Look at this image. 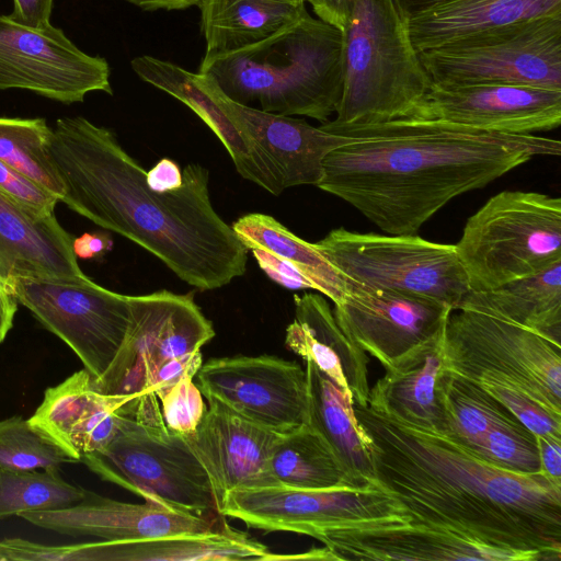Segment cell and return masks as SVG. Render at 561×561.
Returning <instances> with one entry per match:
<instances>
[{
    "label": "cell",
    "mask_w": 561,
    "mask_h": 561,
    "mask_svg": "<svg viewBox=\"0 0 561 561\" xmlns=\"http://www.w3.org/2000/svg\"><path fill=\"white\" fill-rule=\"evenodd\" d=\"M313 245L343 277L346 290H401L436 300L451 310L459 307L470 290L455 244L415 234L363 233L337 228Z\"/></svg>",
    "instance_id": "cell-8"
},
{
    "label": "cell",
    "mask_w": 561,
    "mask_h": 561,
    "mask_svg": "<svg viewBox=\"0 0 561 561\" xmlns=\"http://www.w3.org/2000/svg\"><path fill=\"white\" fill-rule=\"evenodd\" d=\"M218 511L250 528L310 537L340 526L410 520L399 501L378 483L354 489L232 490L222 496Z\"/></svg>",
    "instance_id": "cell-13"
},
{
    "label": "cell",
    "mask_w": 561,
    "mask_h": 561,
    "mask_svg": "<svg viewBox=\"0 0 561 561\" xmlns=\"http://www.w3.org/2000/svg\"><path fill=\"white\" fill-rule=\"evenodd\" d=\"M202 364L199 351L167 360L158 369L150 391L157 393L176 383L187 375L195 376Z\"/></svg>",
    "instance_id": "cell-42"
},
{
    "label": "cell",
    "mask_w": 561,
    "mask_h": 561,
    "mask_svg": "<svg viewBox=\"0 0 561 561\" xmlns=\"http://www.w3.org/2000/svg\"><path fill=\"white\" fill-rule=\"evenodd\" d=\"M231 227L248 251L263 249L308 270L322 283L325 296L334 304L346 294L345 280L313 243L297 237L274 217L251 213Z\"/></svg>",
    "instance_id": "cell-33"
},
{
    "label": "cell",
    "mask_w": 561,
    "mask_h": 561,
    "mask_svg": "<svg viewBox=\"0 0 561 561\" xmlns=\"http://www.w3.org/2000/svg\"><path fill=\"white\" fill-rule=\"evenodd\" d=\"M375 482L409 522L457 531L522 556L561 559V482L501 469L450 437L354 404Z\"/></svg>",
    "instance_id": "cell-2"
},
{
    "label": "cell",
    "mask_w": 561,
    "mask_h": 561,
    "mask_svg": "<svg viewBox=\"0 0 561 561\" xmlns=\"http://www.w3.org/2000/svg\"><path fill=\"white\" fill-rule=\"evenodd\" d=\"M457 309L495 317L561 345V261L494 288L470 289Z\"/></svg>",
    "instance_id": "cell-28"
},
{
    "label": "cell",
    "mask_w": 561,
    "mask_h": 561,
    "mask_svg": "<svg viewBox=\"0 0 561 561\" xmlns=\"http://www.w3.org/2000/svg\"><path fill=\"white\" fill-rule=\"evenodd\" d=\"M536 437L541 472L561 482V436L536 435Z\"/></svg>",
    "instance_id": "cell-45"
},
{
    "label": "cell",
    "mask_w": 561,
    "mask_h": 561,
    "mask_svg": "<svg viewBox=\"0 0 561 561\" xmlns=\"http://www.w3.org/2000/svg\"><path fill=\"white\" fill-rule=\"evenodd\" d=\"M81 462L145 501L199 517L221 515L205 469L184 435L167 427L152 391L127 401L114 437Z\"/></svg>",
    "instance_id": "cell-6"
},
{
    "label": "cell",
    "mask_w": 561,
    "mask_h": 561,
    "mask_svg": "<svg viewBox=\"0 0 561 561\" xmlns=\"http://www.w3.org/2000/svg\"><path fill=\"white\" fill-rule=\"evenodd\" d=\"M472 381L493 396L535 435L561 436V414L547 408L526 390L490 377Z\"/></svg>",
    "instance_id": "cell-38"
},
{
    "label": "cell",
    "mask_w": 561,
    "mask_h": 561,
    "mask_svg": "<svg viewBox=\"0 0 561 561\" xmlns=\"http://www.w3.org/2000/svg\"><path fill=\"white\" fill-rule=\"evenodd\" d=\"M309 425L330 445L347 472L360 485L375 484L370 438L358 421L352 393L306 360Z\"/></svg>",
    "instance_id": "cell-29"
},
{
    "label": "cell",
    "mask_w": 561,
    "mask_h": 561,
    "mask_svg": "<svg viewBox=\"0 0 561 561\" xmlns=\"http://www.w3.org/2000/svg\"><path fill=\"white\" fill-rule=\"evenodd\" d=\"M280 486L306 490L360 486L344 468L327 440L309 424L282 434L271 457Z\"/></svg>",
    "instance_id": "cell-31"
},
{
    "label": "cell",
    "mask_w": 561,
    "mask_h": 561,
    "mask_svg": "<svg viewBox=\"0 0 561 561\" xmlns=\"http://www.w3.org/2000/svg\"><path fill=\"white\" fill-rule=\"evenodd\" d=\"M194 77L233 124L267 153L282 176L284 188L307 184L317 186L327 154L350 140L347 136L328 133L301 118L236 103L210 77L199 72Z\"/></svg>",
    "instance_id": "cell-21"
},
{
    "label": "cell",
    "mask_w": 561,
    "mask_h": 561,
    "mask_svg": "<svg viewBox=\"0 0 561 561\" xmlns=\"http://www.w3.org/2000/svg\"><path fill=\"white\" fill-rule=\"evenodd\" d=\"M76 462L28 419L13 415L0 420V468L46 469Z\"/></svg>",
    "instance_id": "cell-36"
},
{
    "label": "cell",
    "mask_w": 561,
    "mask_h": 561,
    "mask_svg": "<svg viewBox=\"0 0 561 561\" xmlns=\"http://www.w3.org/2000/svg\"><path fill=\"white\" fill-rule=\"evenodd\" d=\"M72 247L77 259H98L113 248V240L106 232H85L73 239Z\"/></svg>",
    "instance_id": "cell-46"
},
{
    "label": "cell",
    "mask_w": 561,
    "mask_h": 561,
    "mask_svg": "<svg viewBox=\"0 0 561 561\" xmlns=\"http://www.w3.org/2000/svg\"><path fill=\"white\" fill-rule=\"evenodd\" d=\"M409 117L438 119L480 130L534 134L561 123V90L516 84L431 83Z\"/></svg>",
    "instance_id": "cell-16"
},
{
    "label": "cell",
    "mask_w": 561,
    "mask_h": 561,
    "mask_svg": "<svg viewBox=\"0 0 561 561\" xmlns=\"http://www.w3.org/2000/svg\"><path fill=\"white\" fill-rule=\"evenodd\" d=\"M54 0H13L12 19L30 27L50 25Z\"/></svg>",
    "instance_id": "cell-43"
},
{
    "label": "cell",
    "mask_w": 561,
    "mask_h": 561,
    "mask_svg": "<svg viewBox=\"0 0 561 561\" xmlns=\"http://www.w3.org/2000/svg\"><path fill=\"white\" fill-rule=\"evenodd\" d=\"M85 491L66 481L60 468H0V519L25 512L64 508L80 502Z\"/></svg>",
    "instance_id": "cell-35"
},
{
    "label": "cell",
    "mask_w": 561,
    "mask_h": 561,
    "mask_svg": "<svg viewBox=\"0 0 561 561\" xmlns=\"http://www.w3.org/2000/svg\"><path fill=\"white\" fill-rule=\"evenodd\" d=\"M458 1L462 0H397L408 19Z\"/></svg>",
    "instance_id": "cell-49"
},
{
    "label": "cell",
    "mask_w": 561,
    "mask_h": 561,
    "mask_svg": "<svg viewBox=\"0 0 561 561\" xmlns=\"http://www.w3.org/2000/svg\"><path fill=\"white\" fill-rule=\"evenodd\" d=\"M205 398L278 434L309 423L307 373L298 363L260 355L210 358L194 376Z\"/></svg>",
    "instance_id": "cell-15"
},
{
    "label": "cell",
    "mask_w": 561,
    "mask_h": 561,
    "mask_svg": "<svg viewBox=\"0 0 561 561\" xmlns=\"http://www.w3.org/2000/svg\"><path fill=\"white\" fill-rule=\"evenodd\" d=\"M196 430L184 435L205 469L218 506L232 490L280 486L271 457L282 434L262 427L214 398Z\"/></svg>",
    "instance_id": "cell-19"
},
{
    "label": "cell",
    "mask_w": 561,
    "mask_h": 561,
    "mask_svg": "<svg viewBox=\"0 0 561 561\" xmlns=\"http://www.w3.org/2000/svg\"><path fill=\"white\" fill-rule=\"evenodd\" d=\"M446 327V325H445ZM445 328L394 359L369 389L368 405L387 417L443 434L437 393Z\"/></svg>",
    "instance_id": "cell-25"
},
{
    "label": "cell",
    "mask_w": 561,
    "mask_h": 561,
    "mask_svg": "<svg viewBox=\"0 0 561 561\" xmlns=\"http://www.w3.org/2000/svg\"><path fill=\"white\" fill-rule=\"evenodd\" d=\"M294 302L295 318L286 329V346L347 389L354 404L367 407L370 388L366 352L345 335L323 296L295 295Z\"/></svg>",
    "instance_id": "cell-26"
},
{
    "label": "cell",
    "mask_w": 561,
    "mask_h": 561,
    "mask_svg": "<svg viewBox=\"0 0 561 561\" xmlns=\"http://www.w3.org/2000/svg\"><path fill=\"white\" fill-rule=\"evenodd\" d=\"M18 517L36 527L101 541H133L178 535L199 534L221 526L226 518H206L176 512L146 501L142 504L121 502L90 490L70 506L25 512Z\"/></svg>",
    "instance_id": "cell-20"
},
{
    "label": "cell",
    "mask_w": 561,
    "mask_h": 561,
    "mask_svg": "<svg viewBox=\"0 0 561 561\" xmlns=\"http://www.w3.org/2000/svg\"><path fill=\"white\" fill-rule=\"evenodd\" d=\"M260 268L275 283L288 289H314L325 295L322 283L302 266L263 249L251 250Z\"/></svg>",
    "instance_id": "cell-40"
},
{
    "label": "cell",
    "mask_w": 561,
    "mask_h": 561,
    "mask_svg": "<svg viewBox=\"0 0 561 561\" xmlns=\"http://www.w3.org/2000/svg\"><path fill=\"white\" fill-rule=\"evenodd\" d=\"M477 454L510 472L525 476L541 472L537 437L513 414L492 426Z\"/></svg>",
    "instance_id": "cell-37"
},
{
    "label": "cell",
    "mask_w": 561,
    "mask_h": 561,
    "mask_svg": "<svg viewBox=\"0 0 561 561\" xmlns=\"http://www.w3.org/2000/svg\"><path fill=\"white\" fill-rule=\"evenodd\" d=\"M397 0H353L343 31V87L335 126L409 117L431 87Z\"/></svg>",
    "instance_id": "cell-5"
},
{
    "label": "cell",
    "mask_w": 561,
    "mask_h": 561,
    "mask_svg": "<svg viewBox=\"0 0 561 561\" xmlns=\"http://www.w3.org/2000/svg\"><path fill=\"white\" fill-rule=\"evenodd\" d=\"M110 75L104 58L79 49L62 30L0 15V91L28 90L71 104L95 91L112 94Z\"/></svg>",
    "instance_id": "cell-14"
},
{
    "label": "cell",
    "mask_w": 561,
    "mask_h": 561,
    "mask_svg": "<svg viewBox=\"0 0 561 561\" xmlns=\"http://www.w3.org/2000/svg\"><path fill=\"white\" fill-rule=\"evenodd\" d=\"M48 149L69 209L140 245L199 290L244 274L248 250L215 210L204 167L190 163L179 190L153 192L115 134L83 116L58 118Z\"/></svg>",
    "instance_id": "cell-1"
},
{
    "label": "cell",
    "mask_w": 561,
    "mask_h": 561,
    "mask_svg": "<svg viewBox=\"0 0 561 561\" xmlns=\"http://www.w3.org/2000/svg\"><path fill=\"white\" fill-rule=\"evenodd\" d=\"M7 280L8 277L0 261V283L7 286Z\"/></svg>",
    "instance_id": "cell-51"
},
{
    "label": "cell",
    "mask_w": 561,
    "mask_h": 561,
    "mask_svg": "<svg viewBox=\"0 0 561 561\" xmlns=\"http://www.w3.org/2000/svg\"><path fill=\"white\" fill-rule=\"evenodd\" d=\"M18 304L8 287L0 283V343L5 340L12 329Z\"/></svg>",
    "instance_id": "cell-48"
},
{
    "label": "cell",
    "mask_w": 561,
    "mask_h": 561,
    "mask_svg": "<svg viewBox=\"0 0 561 561\" xmlns=\"http://www.w3.org/2000/svg\"><path fill=\"white\" fill-rule=\"evenodd\" d=\"M130 320L114 359L98 379L105 394L138 396L150 391L160 366L169 359L199 351L215 336L193 293L162 289L129 296Z\"/></svg>",
    "instance_id": "cell-12"
},
{
    "label": "cell",
    "mask_w": 561,
    "mask_h": 561,
    "mask_svg": "<svg viewBox=\"0 0 561 561\" xmlns=\"http://www.w3.org/2000/svg\"><path fill=\"white\" fill-rule=\"evenodd\" d=\"M353 0H314L311 3L316 15L342 32L345 30Z\"/></svg>",
    "instance_id": "cell-47"
},
{
    "label": "cell",
    "mask_w": 561,
    "mask_h": 561,
    "mask_svg": "<svg viewBox=\"0 0 561 561\" xmlns=\"http://www.w3.org/2000/svg\"><path fill=\"white\" fill-rule=\"evenodd\" d=\"M198 72L241 105L325 123L342 94L343 32L307 12L263 41L204 55Z\"/></svg>",
    "instance_id": "cell-4"
},
{
    "label": "cell",
    "mask_w": 561,
    "mask_h": 561,
    "mask_svg": "<svg viewBox=\"0 0 561 561\" xmlns=\"http://www.w3.org/2000/svg\"><path fill=\"white\" fill-rule=\"evenodd\" d=\"M7 287L46 330L75 352L95 379L102 376L129 324L128 295L106 289L87 275L10 277Z\"/></svg>",
    "instance_id": "cell-11"
},
{
    "label": "cell",
    "mask_w": 561,
    "mask_h": 561,
    "mask_svg": "<svg viewBox=\"0 0 561 561\" xmlns=\"http://www.w3.org/2000/svg\"><path fill=\"white\" fill-rule=\"evenodd\" d=\"M45 118L0 117V161L60 202L64 185L48 149Z\"/></svg>",
    "instance_id": "cell-34"
},
{
    "label": "cell",
    "mask_w": 561,
    "mask_h": 561,
    "mask_svg": "<svg viewBox=\"0 0 561 561\" xmlns=\"http://www.w3.org/2000/svg\"><path fill=\"white\" fill-rule=\"evenodd\" d=\"M470 289L530 276L561 261V199L503 191L466 222L455 244Z\"/></svg>",
    "instance_id": "cell-7"
},
{
    "label": "cell",
    "mask_w": 561,
    "mask_h": 561,
    "mask_svg": "<svg viewBox=\"0 0 561 561\" xmlns=\"http://www.w3.org/2000/svg\"><path fill=\"white\" fill-rule=\"evenodd\" d=\"M561 345L526 328L468 309L451 310L443 368L476 380L517 386L561 414Z\"/></svg>",
    "instance_id": "cell-10"
},
{
    "label": "cell",
    "mask_w": 561,
    "mask_h": 561,
    "mask_svg": "<svg viewBox=\"0 0 561 561\" xmlns=\"http://www.w3.org/2000/svg\"><path fill=\"white\" fill-rule=\"evenodd\" d=\"M73 239L55 211L42 213L0 190V261L8 279L84 276Z\"/></svg>",
    "instance_id": "cell-24"
},
{
    "label": "cell",
    "mask_w": 561,
    "mask_h": 561,
    "mask_svg": "<svg viewBox=\"0 0 561 561\" xmlns=\"http://www.w3.org/2000/svg\"><path fill=\"white\" fill-rule=\"evenodd\" d=\"M437 393L445 420L443 434L476 453L492 426L512 415L480 385L444 368Z\"/></svg>",
    "instance_id": "cell-32"
},
{
    "label": "cell",
    "mask_w": 561,
    "mask_h": 561,
    "mask_svg": "<svg viewBox=\"0 0 561 561\" xmlns=\"http://www.w3.org/2000/svg\"><path fill=\"white\" fill-rule=\"evenodd\" d=\"M313 538L337 560L524 561L516 552L457 531L414 522L340 526L324 529Z\"/></svg>",
    "instance_id": "cell-18"
},
{
    "label": "cell",
    "mask_w": 561,
    "mask_h": 561,
    "mask_svg": "<svg viewBox=\"0 0 561 561\" xmlns=\"http://www.w3.org/2000/svg\"><path fill=\"white\" fill-rule=\"evenodd\" d=\"M561 15V0H462L408 19L417 53L456 43L488 30Z\"/></svg>",
    "instance_id": "cell-27"
},
{
    "label": "cell",
    "mask_w": 561,
    "mask_h": 561,
    "mask_svg": "<svg viewBox=\"0 0 561 561\" xmlns=\"http://www.w3.org/2000/svg\"><path fill=\"white\" fill-rule=\"evenodd\" d=\"M320 128L350 140L327 154L317 186L389 234H414L453 198L535 157L561 153L557 139L428 118Z\"/></svg>",
    "instance_id": "cell-3"
},
{
    "label": "cell",
    "mask_w": 561,
    "mask_h": 561,
    "mask_svg": "<svg viewBox=\"0 0 561 561\" xmlns=\"http://www.w3.org/2000/svg\"><path fill=\"white\" fill-rule=\"evenodd\" d=\"M130 65L141 80L181 101L211 129L242 178L273 195H279L285 190L282 176L267 153L240 130L198 85L194 72L149 55L134 58Z\"/></svg>",
    "instance_id": "cell-23"
},
{
    "label": "cell",
    "mask_w": 561,
    "mask_h": 561,
    "mask_svg": "<svg viewBox=\"0 0 561 561\" xmlns=\"http://www.w3.org/2000/svg\"><path fill=\"white\" fill-rule=\"evenodd\" d=\"M136 396L105 394L94 377L78 370L49 387L31 424L57 444L77 462L106 446L117 432L122 407Z\"/></svg>",
    "instance_id": "cell-22"
},
{
    "label": "cell",
    "mask_w": 561,
    "mask_h": 561,
    "mask_svg": "<svg viewBox=\"0 0 561 561\" xmlns=\"http://www.w3.org/2000/svg\"><path fill=\"white\" fill-rule=\"evenodd\" d=\"M307 2H309L310 4L314 1V0H306Z\"/></svg>",
    "instance_id": "cell-52"
},
{
    "label": "cell",
    "mask_w": 561,
    "mask_h": 561,
    "mask_svg": "<svg viewBox=\"0 0 561 561\" xmlns=\"http://www.w3.org/2000/svg\"><path fill=\"white\" fill-rule=\"evenodd\" d=\"M146 183L157 193L174 192L183 184V171L175 161L163 158L146 171Z\"/></svg>",
    "instance_id": "cell-44"
},
{
    "label": "cell",
    "mask_w": 561,
    "mask_h": 561,
    "mask_svg": "<svg viewBox=\"0 0 561 561\" xmlns=\"http://www.w3.org/2000/svg\"><path fill=\"white\" fill-rule=\"evenodd\" d=\"M142 10H183L198 5L201 0H124Z\"/></svg>",
    "instance_id": "cell-50"
},
{
    "label": "cell",
    "mask_w": 561,
    "mask_h": 561,
    "mask_svg": "<svg viewBox=\"0 0 561 561\" xmlns=\"http://www.w3.org/2000/svg\"><path fill=\"white\" fill-rule=\"evenodd\" d=\"M0 190L16 201L42 213H53L56 196L18 174L0 161Z\"/></svg>",
    "instance_id": "cell-41"
},
{
    "label": "cell",
    "mask_w": 561,
    "mask_h": 561,
    "mask_svg": "<svg viewBox=\"0 0 561 561\" xmlns=\"http://www.w3.org/2000/svg\"><path fill=\"white\" fill-rule=\"evenodd\" d=\"M193 379L194 376L187 375L154 393L167 427L182 435L192 434L206 411L203 394Z\"/></svg>",
    "instance_id": "cell-39"
},
{
    "label": "cell",
    "mask_w": 561,
    "mask_h": 561,
    "mask_svg": "<svg viewBox=\"0 0 561 561\" xmlns=\"http://www.w3.org/2000/svg\"><path fill=\"white\" fill-rule=\"evenodd\" d=\"M432 83L561 90V15L506 24L419 53Z\"/></svg>",
    "instance_id": "cell-9"
},
{
    "label": "cell",
    "mask_w": 561,
    "mask_h": 561,
    "mask_svg": "<svg viewBox=\"0 0 561 561\" xmlns=\"http://www.w3.org/2000/svg\"><path fill=\"white\" fill-rule=\"evenodd\" d=\"M306 0H201L205 55L236 50L263 41L300 19Z\"/></svg>",
    "instance_id": "cell-30"
},
{
    "label": "cell",
    "mask_w": 561,
    "mask_h": 561,
    "mask_svg": "<svg viewBox=\"0 0 561 561\" xmlns=\"http://www.w3.org/2000/svg\"><path fill=\"white\" fill-rule=\"evenodd\" d=\"M450 312L448 306L420 295L357 287L348 288L333 310L345 335L385 369L443 330Z\"/></svg>",
    "instance_id": "cell-17"
}]
</instances>
